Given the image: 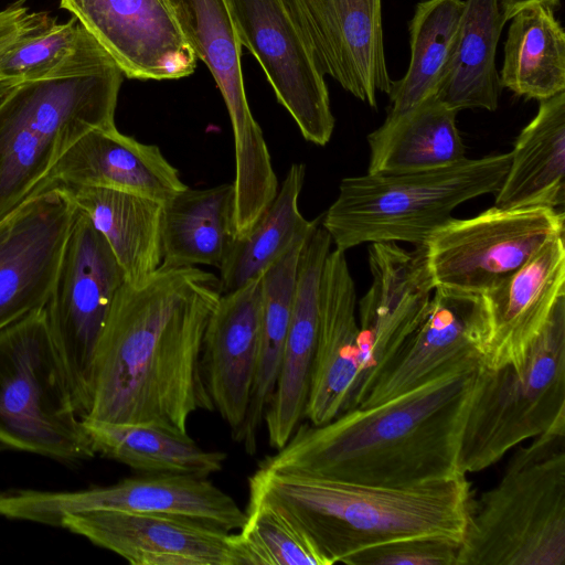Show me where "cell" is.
Wrapping results in <instances>:
<instances>
[{"instance_id":"obj_1","label":"cell","mask_w":565,"mask_h":565,"mask_svg":"<svg viewBox=\"0 0 565 565\" xmlns=\"http://www.w3.org/2000/svg\"><path fill=\"white\" fill-rule=\"evenodd\" d=\"M222 294L220 277L198 266H160L140 281H124L97 342L83 418L186 435L195 412L214 411L201 353Z\"/></svg>"},{"instance_id":"obj_2","label":"cell","mask_w":565,"mask_h":565,"mask_svg":"<svg viewBox=\"0 0 565 565\" xmlns=\"http://www.w3.org/2000/svg\"><path fill=\"white\" fill-rule=\"evenodd\" d=\"M477 369L354 407L322 425L301 422L258 467L380 487L461 476V436Z\"/></svg>"},{"instance_id":"obj_3","label":"cell","mask_w":565,"mask_h":565,"mask_svg":"<svg viewBox=\"0 0 565 565\" xmlns=\"http://www.w3.org/2000/svg\"><path fill=\"white\" fill-rule=\"evenodd\" d=\"M248 503H265L284 513L329 565L401 539L437 536L461 543L472 500L465 475L380 487L258 467L248 478Z\"/></svg>"},{"instance_id":"obj_4","label":"cell","mask_w":565,"mask_h":565,"mask_svg":"<svg viewBox=\"0 0 565 565\" xmlns=\"http://www.w3.org/2000/svg\"><path fill=\"white\" fill-rule=\"evenodd\" d=\"M530 440L471 500L458 565L565 564V424Z\"/></svg>"},{"instance_id":"obj_5","label":"cell","mask_w":565,"mask_h":565,"mask_svg":"<svg viewBox=\"0 0 565 565\" xmlns=\"http://www.w3.org/2000/svg\"><path fill=\"white\" fill-rule=\"evenodd\" d=\"M509 164L510 152L420 172L348 177L320 224L344 253L365 243L422 246L461 203L497 192Z\"/></svg>"},{"instance_id":"obj_6","label":"cell","mask_w":565,"mask_h":565,"mask_svg":"<svg viewBox=\"0 0 565 565\" xmlns=\"http://www.w3.org/2000/svg\"><path fill=\"white\" fill-rule=\"evenodd\" d=\"M565 424V294L518 365L480 364L460 444L463 475L497 463L516 446Z\"/></svg>"},{"instance_id":"obj_7","label":"cell","mask_w":565,"mask_h":565,"mask_svg":"<svg viewBox=\"0 0 565 565\" xmlns=\"http://www.w3.org/2000/svg\"><path fill=\"white\" fill-rule=\"evenodd\" d=\"M0 447L63 463L95 456L45 307L0 331Z\"/></svg>"},{"instance_id":"obj_8","label":"cell","mask_w":565,"mask_h":565,"mask_svg":"<svg viewBox=\"0 0 565 565\" xmlns=\"http://www.w3.org/2000/svg\"><path fill=\"white\" fill-rule=\"evenodd\" d=\"M124 281V271L106 239L77 210L45 312L81 418L90 407L97 342Z\"/></svg>"},{"instance_id":"obj_9","label":"cell","mask_w":565,"mask_h":565,"mask_svg":"<svg viewBox=\"0 0 565 565\" xmlns=\"http://www.w3.org/2000/svg\"><path fill=\"white\" fill-rule=\"evenodd\" d=\"M92 511L169 515L225 532L239 530L247 519L230 494L192 475H145L77 491H0V516L10 520L61 527L64 515Z\"/></svg>"},{"instance_id":"obj_10","label":"cell","mask_w":565,"mask_h":565,"mask_svg":"<svg viewBox=\"0 0 565 565\" xmlns=\"http://www.w3.org/2000/svg\"><path fill=\"white\" fill-rule=\"evenodd\" d=\"M562 235L563 211L493 205L473 217L450 218L424 248L435 287L484 295Z\"/></svg>"},{"instance_id":"obj_11","label":"cell","mask_w":565,"mask_h":565,"mask_svg":"<svg viewBox=\"0 0 565 565\" xmlns=\"http://www.w3.org/2000/svg\"><path fill=\"white\" fill-rule=\"evenodd\" d=\"M238 41L260 64L302 137L326 146L333 134L324 75L288 0H225Z\"/></svg>"},{"instance_id":"obj_12","label":"cell","mask_w":565,"mask_h":565,"mask_svg":"<svg viewBox=\"0 0 565 565\" xmlns=\"http://www.w3.org/2000/svg\"><path fill=\"white\" fill-rule=\"evenodd\" d=\"M488 332L482 295L435 287L427 313L380 369L358 407L376 405L448 374L477 369Z\"/></svg>"},{"instance_id":"obj_13","label":"cell","mask_w":565,"mask_h":565,"mask_svg":"<svg viewBox=\"0 0 565 565\" xmlns=\"http://www.w3.org/2000/svg\"><path fill=\"white\" fill-rule=\"evenodd\" d=\"M76 212L51 184L0 217V331L45 307Z\"/></svg>"},{"instance_id":"obj_14","label":"cell","mask_w":565,"mask_h":565,"mask_svg":"<svg viewBox=\"0 0 565 565\" xmlns=\"http://www.w3.org/2000/svg\"><path fill=\"white\" fill-rule=\"evenodd\" d=\"M369 266L372 281L356 312V407L380 369L424 319L435 289L424 245L406 250L396 243H373Z\"/></svg>"},{"instance_id":"obj_15","label":"cell","mask_w":565,"mask_h":565,"mask_svg":"<svg viewBox=\"0 0 565 565\" xmlns=\"http://www.w3.org/2000/svg\"><path fill=\"white\" fill-rule=\"evenodd\" d=\"M124 75L137 79L189 76L196 56L168 0H60Z\"/></svg>"},{"instance_id":"obj_16","label":"cell","mask_w":565,"mask_h":565,"mask_svg":"<svg viewBox=\"0 0 565 565\" xmlns=\"http://www.w3.org/2000/svg\"><path fill=\"white\" fill-rule=\"evenodd\" d=\"M323 75L371 107L388 93L382 0H288Z\"/></svg>"},{"instance_id":"obj_17","label":"cell","mask_w":565,"mask_h":565,"mask_svg":"<svg viewBox=\"0 0 565 565\" xmlns=\"http://www.w3.org/2000/svg\"><path fill=\"white\" fill-rule=\"evenodd\" d=\"M61 527L132 565H244L235 534L188 519L92 511L64 515Z\"/></svg>"},{"instance_id":"obj_18","label":"cell","mask_w":565,"mask_h":565,"mask_svg":"<svg viewBox=\"0 0 565 565\" xmlns=\"http://www.w3.org/2000/svg\"><path fill=\"white\" fill-rule=\"evenodd\" d=\"M356 291L345 253L328 254L320 282L319 324L305 418L326 424L356 406L359 323Z\"/></svg>"},{"instance_id":"obj_19","label":"cell","mask_w":565,"mask_h":565,"mask_svg":"<svg viewBox=\"0 0 565 565\" xmlns=\"http://www.w3.org/2000/svg\"><path fill=\"white\" fill-rule=\"evenodd\" d=\"M262 276L223 292L205 329L201 369L213 407L233 439L245 422L260 348Z\"/></svg>"},{"instance_id":"obj_20","label":"cell","mask_w":565,"mask_h":565,"mask_svg":"<svg viewBox=\"0 0 565 565\" xmlns=\"http://www.w3.org/2000/svg\"><path fill=\"white\" fill-rule=\"evenodd\" d=\"M563 294L564 235L547 242L520 269L482 295L488 332L481 364L497 367L523 362Z\"/></svg>"},{"instance_id":"obj_21","label":"cell","mask_w":565,"mask_h":565,"mask_svg":"<svg viewBox=\"0 0 565 565\" xmlns=\"http://www.w3.org/2000/svg\"><path fill=\"white\" fill-rule=\"evenodd\" d=\"M331 245L330 235L319 224L300 254L279 376L264 415L268 443L277 450L305 418L318 335L321 275Z\"/></svg>"},{"instance_id":"obj_22","label":"cell","mask_w":565,"mask_h":565,"mask_svg":"<svg viewBox=\"0 0 565 565\" xmlns=\"http://www.w3.org/2000/svg\"><path fill=\"white\" fill-rule=\"evenodd\" d=\"M185 41L210 70L228 111L235 164L254 169L269 158L263 131L249 108L241 49L225 0H168Z\"/></svg>"},{"instance_id":"obj_23","label":"cell","mask_w":565,"mask_h":565,"mask_svg":"<svg viewBox=\"0 0 565 565\" xmlns=\"http://www.w3.org/2000/svg\"><path fill=\"white\" fill-rule=\"evenodd\" d=\"M51 184L119 190L162 203L188 186L158 146L124 135L116 126L94 129L76 141L41 188Z\"/></svg>"},{"instance_id":"obj_24","label":"cell","mask_w":565,"mask_h":565,"mask_svg":"<svg viewBox=\"0 0 565 565\" xmlns=\"http://www.w3.org/2000/svg\"><path fill=\"white\" fill-rule=\"evenodd\" d=\"M500 209L563 207L565 202V92L540 100L518 136L495 192Z\"/></svg>"},{"instance_id":"obj_25","label":"cell","mask_w":565,"mask_h":565,"mask_svg":"<svg viewBox=\"0 0 565 565\" xmlns=\"http://www.w3.org/2000/svg\"><path fill=\"white\" fill-rule=\"evenodd\" d=\"M58 185L106 239L125 281H140L160 267L162 202L106 188Z\"/></svg>"},{"instance_id":"obj_26","label":"cell","mask_w":565,"mask_h":565,"mask_svg":"<svg viewBox=\"0 0 565 565\" xmlns=\"http://www.w3.org/2000/svg\"><path fill=\"white\" fill-rule=\"evenodd\" d=\"M458 111L435 95L367 136V173L402 174L439 169L466 158Z\"/></svg>"},{"instance_id":"obj_27","label":"cell","mask_w":565,"mask_h":565,"mask_svg":"<svg viewBox=\"0 0 565 565\" xmlns=\"http://www.w3.org/2000/svg\"><path fill=\"white\" fill-rule=\"evenodd\" d=\"M233 183L183 191L163 203L161 265L218 270L235 241Z\"/></svg>"},{"instance_id":"obj_28","label":"cell","mask_w":565,"mask_h":565,"mask_svg":"<svg viewBox=\"0 0 565 565\" xmlns=\"http://www.w3.org/2000/svg\"><path fill=\"white\" fill-rule=\"evenodd\" d=\"M505 19L498 0H465V10L435 96L449 108L494 111L500 95L497 46Z\"/></svg>"},{"instance_id":"obj_29","label":"cell","mask_w":565,"mask_h":565,"mask_svg":"<svg viewBox=\"0 0 565 565\" xmlns=\"http://www.w3.org/2000/svg\"><path fill=\"white\" fill-rule=\"evenodd\" d=\"M96 455L145 475L209 477L223 469L227 455L199 446L190 436L153 425L114 424L81 418Z\"/></svg>"},{"instance_id":"obj_30","label":"cell","mask_w":565,"mask_h":565,"mask_svg":"<svg viewBox=\"0 0 565 565\" xmlns=\"http://www.w3.org/2000/svg\"><path fill=\"white\" fill-rule=\"evenodd\" d=\"M305 178L306 166L292 163L271 203L250 231L234 241L220 269L223 292L260 276L296 243L310 236L320 224L321 217L309 221L299 211Z\"/></svg>"},{"instance_id":"obj_31","label":"cell","mask_w":565,"mask_h":565,"mask_svg":"<svg viewBox=\"0 0 565 565\" xmlns=\"http://www.w3.org/2000/svg\"><path fill=\"white\" fill-rule=\"evenodd\" d=\"M554 12L536 3L512 17L501 87L539 102L565 92V32Z\"/></svg>"},{"instance_id":"obj_32","label":"cell","mask_w":565,"mask_h":565,"mask_svg":"<svg viewBox=\"0 0 565 565\" xmlns=\"http://www.w3.org/2000/svg\"><path fill=\"white\" fill-rule=\"evenodd\" d=\"M312 234V233H311ZM296 243L262 276L260 348L247 415L234 440L249 455L256 452L257 433L279 376L295 296L298 264L307 242Z\"/></svg>"},{"instance_id":"obj_33","label":"cell","mask_w":565,"mask_h":565,"mask_svg":"<svg viewBox=\"0 0 565 565\" xmlns=\"http://www.w3.org/2000/svg\"><path fill=\"white\" fill-rule=\"evenodd\" d=\"M465 10V0H424L408 23L411 61L393 81L385 120H393L436 94Z\"/></svg>"},{"instance_id":"obj_34","label":"cell","mask_w":565,"mask_h":565,"mask_svg":"<svg viewBox=\"0 0 565 565\" xmlns=\"http://www.w3.org/2000/svg\"><path fill=\"white\" fill-rule=\"evenodd\" d=\"M102 45L76 18H49L21 38L0 63V79L17 83L57 75L93 56Z\"/></svg>"},{"instance_id":"obj_35","label":"cell","mask_w":565,"mask_h":565,"mask_svg":"<svg viewBox=\"0 0 565 565\" xmlns=\"http://www.w3.org/2000/svg\"><path fill=\"white\" fill-rule=\"evenodd\" d=\"M235 533L244 565H329L307 534L276 508L248 503Z\"/></svg>"},{"instance_id":"obj_36","label":"cell","mask_w":565,"mask_h":565,"mask_svg":"<svg viewBox=\"0 0 565 565\" xmlns=\"http://www.w3.org/2000/svg\"><path fill=\"white\" fill-rule=\"evenodd\" d=\"M460 542L437 536L401 539L362 550L348 565H458Z\"/></svg>"},{"instance_id":"obj_37","label":"cell","mask_w":565,"mask_h":565,"mask_svg":"<svg viewBox=\"0 0 565 565\" xmlns=\"http://www.w3.org/2000/svg\"><path fill=\"white\" fill-rule=\"evenodd\" d=\"M49 18L44 12H31L24 0H17L0 10V63L21 38Z\"/></svg>"},{"instance_id":"obj_38","label":"cell","mask_w":565,"mask_h":565,"mask_svg":"<svg viewBox=\"0 0 565 565\" xmlns=\"http://www.w3.org/2000/svg\"><path fill=\"white\" fill-rule=\"evenodd\" d=\"M501 12L505 19L509 21L522 9L532 6V4H544L551 8L553 11L557 10L561 6V0H498Z\"/></svg>"},{"instance_id":"obj_39","label":"cell","mask_w":565,"mask_h":565,"mask_svg":"<svg viewBox=\"0 0 565 565\" xmlns=\"http://www.w3.org/2000/svg\"><path fill=\"white\" fill-rule=\"evenodd\" d=\"M19 84L9 79H0V103L8 96V94Z\"/></svg>"}]
</instances>
